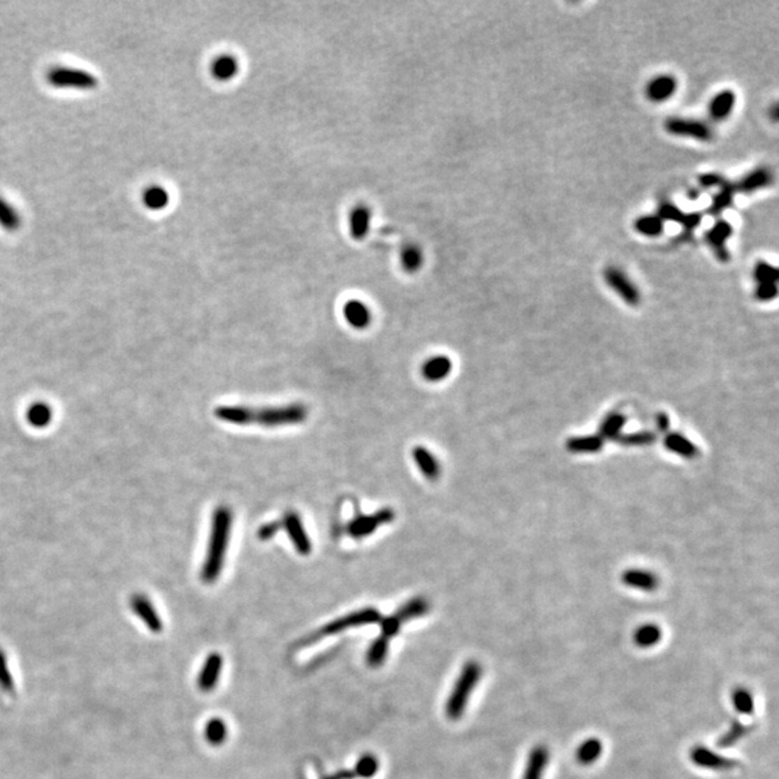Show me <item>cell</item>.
Here are the masks:
<instances>
[{
	"label": "cell",
	"mask_w": 779,
	"mask_h": 779,
	"mask_svg": "<svg viewBox=\"0 0 779 779\" xmlns=\"http://www.w3.org/2000/svg\"><path fill=\"white\" fill-rule=\"evenodd\" d=\"M233 527V511L230 507L219 505L212 514L211 534L207 548V558L201 570V581L204 583H214L219 577L224 562Z\"/></svg>",
	"instance_id": "cell-1"
},
{
	"label": "cell",
	"mask_w": 779,
	"mask_h": 779,
	"mask_svg": "<svg viewBox=\"0 0 779 779\" xmlns=\"http://www.w3.org/2000/svg\"><path fill=\"white\" fill-rule=\"evenodd\" d=\"M482 677V667L475 662L469 661L465 664L463 670L456 680L452 693L446 703V715L451 720H459L463 715V711L469 701L472 692L475 690L476 684Z\"/></svg>",
	"instance_id": "cell-2"
},
{
	"label": "cell",
	"mask_w": 779,
	"mask_h": 779,
	"mask_svg": "<svg viewBox=\"0 0 779 779\" xmlns=\"http://www.w3.org/2000/svg\"><path fill=\"white\" fill-rule=\"evenodd\" d=\"M307 418V409L302 403H292L287 406L276 407H261L253 409L252 412V425H260L264 428H280L299 425Z\"/></svg>",
	"instance_id": "cell-3"
},
{
	"label": "cell",
	"mask_w": 779,
	"mask_h": 779,
	"mask_svg": "<svg viewBox=\"0 0 779 779\" xmlns=\"http://www.w3.org/2000/svg\"><path fill=\"white\" fill-rule=\"evenodd\" d=\"M47 81L55 88H71V90L90 92L99 85L97 78L88 71L71 66H54L47 74Z\"/></svg>",
	"instance_id": "cell-4"
},
{
	"label": "cell",
	"mask_w": 779,
	"mask_h": 779,
	"mask_svg": "<svg viewBox=\"0 0 779 779\" xmlns=\"http://www.w3.org/2000/svg\"><path fill=\"white\" fill-rule=\"evenodd\" d=\"M381 620V615L377 609L374 608H367V609H361L357 612H352L348 613L340 619H335L329 622L326 627H323L319 631L321 636H329V635H335L338 632H342L345 629L349 628H357V627H363V625H370V623H377Z\"/></svg>",
	"instance_id": "cell-5"
},
{
	"label": "cell",
	"mask_w": 779,
	"mask_h": 779,
	"mask_svg": "<svg viewBox=\"0 0 779 779\" xmlns=\"http://www.w3.org/2000/svg\"><path fill=\"white\" fill-rule=\"evenodd\" d=\"M665 130L673 136L693 138L700 142H708L713 139V129L707 123L694 119L671 117L665 122Z\"/></svg>",
	"instance_id": "cell-6"
},
{
	"label": "cell",
	"mask_w": 779,
	"mask_h": 779,
	"mask_svg": "<svg viewBox=\"0 0 779 779\" xmlns=\"http://www.w3.org/2000/svg\"><path fill=\"white\" fill-rule=\"evenodd\" d=\"M394 520V511L391 508H383L370 516H358L348 523L347 532L352 539H364L380 528L384 524H390Z\"/></svg>",
	"instance_id": "cell-7"
},
{
	"label": "cell",
	"mask_w": 779,
	"mask_h": 779,
	"mask_svg": "<svg viewBox=\"0 0 779 779\" xmlns=\"http://www.w3.org/2000/svg\"><path fill=\"white\" fill-rule=\"evenodd\" d=\"M604 279L615 293L629 306H636L641 302V293L634 282L618 267H608L604 272Z\"/></svg>",
	"instance_id": "cell-8"
},
{
	"label": "cell",
	"mask_w": 779,
	"mask_h": 779,
	"mask_svg": "<svg viewBox=\"0 0 779 779\" xmlns=\"http://www.w3.org/2000/svg\"><path fill=\"white\" fill-rule=\"evenodd\" d=\"M129 606L131 609V612L135 613L142 622L143 625L154 634H159L163 629V622L156 611V608L153 606L152 600L143 595V593H136L133 595L129 600Z\"/></svg>",
	"instance_id": "cell-9"
},
{
	"label": "cell",
	"mask_w": 779,
	"mask_h": 779,
	"mask_svg": "<svg viewBox=\"0 0 779 779\" xmlns=\"http://www.w3.org/2000/svg\"><path fill=\"white\" fill-rule=\"evenodd\" d=\"M282 525L284 527L289 539L292 540V544L302 555H307L312 551V543L307 536V532L303 527L300 516L296 511H287L284 517L282 518Z\"/></svg>",
	"instance_id": "cell-10"
},
{
	"label": "cell",
	"mask_w": 779,
	"mask_h": 779,
	"mask_svg": "<svg viewBox=\"0 0 779 779\" xmlns=\"http://www.w3.org/2000/svg\"><path fill=\"white\" fill-rule=\"evenodd\" d=\"M733 235V227L730 222L725 219H718L715 226L706 231V242L708 247L713 250L716 259L722 263H727L730 259L729 250L726 247V241Z\"/></svg>",
	"instance_id": "cell-11"
},
{
	"label": "cell",
	"mask_w": 779,
	"mask_h": 779,
	"mask_svg": "<svg viewBox=\"0 0 779 779\" xmlns=\"http://www.w3.org/2000/svg\"><path fill=\"white\" fill-rule=\"evenodd\" d=\"M678 88L677 80L670 74H661L650 80L645 87V96L653 103H662L670 100Z\"/></svg>",
	"instance_id": "cell-12"
},
{
	"label": "cell",
	"mask_w": 779,
	"mask_h": 779,
	"mask_svg": "<svg viewBox=\"0 0 779 779\" xmlns=\"http://www.w3.org/2000/svg\"><path fill=\"white\" fill-rule=\"evenodd\" d=\"M662 221H671L683 226L685 230H694L701 224L703 215L700 212H684L671 203H661L657 214Z\"/></svg>",
	"instance_id": "cell-13"
},
{
	"label": "cell",
	"mask_w": 779,
	"mask_h": 779,
	"mask_svg": "<svg viewBox=\"0 0 779 779\" xmlns=\"http://www.w3.org/2000/svg\"><path fill=\"white\" fill-rule=\"evenodd\" d=\"M222 670V657L218 653H212L207 657L201 671L198 676V687L201 692L208 693L218 684Z\"/></svg>",
	"instance_id": "cell-14"
},
{
	"label": "cell",
	"mask_w": 779,
	"mask_h": 779,
	"mask_svg": "<svg viewBox=\"0 0 779 779\" xmlns=\"http://www.w3.org/2000/svg\"><path fill=\"white\" fill-rule=\"evenodd\" d=\"M773 181V175L769 168L761 166L746 173L739 182L734 184V189L742 194H752L755 191L769 187Z\"/></svg>",
	"instance_id": "cell-15"
},
{
	"label": "cell",
	"mask_w": 779,
	"mask_h": 779,
	"mask_svg": "<svg viewBox=\"0 0 779 779\" xmlns=\"http://www.w3.org/2000/svg\"><path fill=\"white\" fill-rule=\"evenodd\" d=\"M692 761L701 766V768H707V769H718V771H726V769H731L738 765L736 761H731L725 758L722 755H718L716 752H711L707 748L703 746H696L692 750Z\"/></svg>",
	"instance_id": "cell-16"
},
{
	"label": "cell",
	"mask_w": 779,
	"mask_h": 779,
	"mask_svg": "<svg viewBox=\"0 0 779 779\" xmlns=\"http://www.w3.org/2000/svg\"><path fill=\"white\" fill-rule=\"evenodd\" d=\"M342 314H344V318L348 322V325L355 328V329H365L371 325V321H372V315H371L370 307L358 299L348 300L344 305Z\"/></svg>",
	"instance_id": "cell-17"
},
{
	"label": "cell",
	"mask_w": 779,
	"mask_h": 779,
	"mask_svg": "<svg viewBox=\"0 0 779 779\" xmlns=\"http://www.w3.org/2000/svg\"><path fill=\"white\" fill-rule=\"evenodd\" d=\"M734 104H736V94H734V92H719L708 103V117L715 122H723L729 119Z\"/></svg>",
	"instance_id": "cell-18"
},
{
	"label": "cell",
	"mask_w": 779,
	"mask_h": 779,
	"mask_svg": "<svg viewBox=\"0 0 779 779\" xmlns=\"http://www.w3.org/2000/svg\"><path fill=\"white\" fill-rule=\"evenodd\" d=\"M210 71L217 81L227 82L238 75L240 62L231 54H221L212 59Z\"/></svg>",
	"instance_id": "cell-19"
},
{
	"label": "cell",
	"mask_w": 779,
	"mask_h": 779,
	"mask_svg": "<svg viewBox=\"0 0 779 779\" xmlns=\"http://www.w3.org/2000/svg\"><path fill=\"white\" fill-rule=\"evenodd\" d=\"M372 214L367 205L354 207L348 217L349 233L355 240H364L371 228Z\"/></svg>",
	"instance_id": "cell-20"
},
{
	"label": "cell",
	"mask_w": 779,
	"mask_h": 779,
	"mask_svg": "<svg viewBox=\"0 0 779 779\" xmlns=\"http://www.w3.org/2000/svg\"><path fill=\"white\" fill-rule=\"evenodd\" d=\"M413 459L421 475L429 481H437L440 476V463L437 458L425 446H416L413 449Z\"/></svg>",
	"instance_id": "cell-21"
},
{
	"label": "cell",
	"mask_w": 779,
	"mask_h": 779,
	"mask_svg": "<svg viewBox=\"0 0 779 779\" xmlns=\"http://www.w3.org/2000/svg\"><path fill=\"white\" fill-rule=\"evenodd\" d=\"M452 371V361L446 355H435L421 365V375L430 383L442 381Z\"/></svg>",
	"instance_id": "cell-22"
},
{
	"label": "cell",
	"mask_w": 779,
	"mask_h": 779,
	"mask_svg": "<svg viewBox=\"0 0 779 779\" xmlns=\"http://www.w3.org/2000/svg\"><path fill=\"white\" fill-rule=\"evenodd\" d=\"M622 582L629 588L643 592H653L658 588V577L648 570L641 569H631L623 571Z\"/></svg>",
	"instance_id": "cell-23"
},
{
	"label": "cell",
	"mask_w": 779,
	"mask_h": 779,
	"mask_svg": "<svg viewBox=\"0 0 779 779\" xmlns=\"http://www.w3.org/2000/svg\"><path fill=\"white\" fill-rule=\"evenodd\" d=\"M664 446L684 459H694L699 456L696 444L681 433H667L664 436Z\"/></svg>",
	"instance_id": "cell-24"
},
{
	"label": "cell",
	"mask_w": 779,
	"mask_h": 779,
	"mask_svg": "<svg viewBox=\"0 0 779 779\" xmlns=\"http://www.w3.org/2000/svg\"><path fill=\"white\" fill-rule=\"evenodd\" d=\"M252 412L253 407L247 406H219L215 409V416L231 425L249 426L252 425Z\"/></svg>",
	"instance_id": "cell-25"
},
{
	"label": "cell",
	"mask_w": 779,
	"mask_h": 779,
	"mask_svg": "<svg viewBox=\"0 0 779 779\" xmlns=\"http://www.w3.org/2000/svg\"><path fill=\"white\" fill-rule=\"evenodd\" d=\"M605 440L599 435L576 436L566 442V448L571 453H597L602 451Z\"/></svg>",
	"instance_id": "cell-26"
},
{
	"label": "cell",
	"mask_w": 779,
	"mask_h": 779,
	"mask_svg": "<svg viewBox=\"0 0 779 779\" xmlns=\"http://www.w3.org/2000/svg\"><path fill=\"white\" fill-rule=\"evenodd\" d=\"M548 762V750L544 746H536L530 756L523 779H541Z\"/></svg>",
	"instance_id": "cell-27"
},
{
	"label": "cell",
	"mask_w": 779,
	"mask_h": 779,
	"mask_svg": "<svg viewBox=\"0 0 779 779\" xmlns=\"http://www.w3.org/2000/svg\"><path fill=\"white\" fill-rule=\"evenodd\" d=\"M734 192H736V189H734V184L726 181L720 187V191L713 196V199H711V204H710L707 212L711 217H720L723 211H726L729 207H731V204L734 201Z\"/></svg>",
	"instance_id": "cell-28"
},
{
	"label": "cell",
	"mask_w": 779,
	"mask_h": 779,
	"mask_svg": "<svg viewBox=\"0 0 779 779\" xmlns=\"http://www.w3.org/2000/svg\"><path fill=\"white\" fill-rule=\"evenodd\" d=\"M429 609H430V605L425 597H414V599L409 600V602H406L402 608H400L394 613V616L400 623H403L406 620L426 615L429 612Z\"/></svg>",
	"instance_id": "cell-29"
},
{
	"label": "cell",
	"mask_w": 779,
	"mask_h": 779,
	"mask_svg": "<svg viewBox=\"0 0 779 779\" xmlns=\"http://www.w3.org/2000/svg\"><path fill=\"white\" fill-rule=\"evenodd\" d=\"M52 414H54L52 409L48 406V403L36 402L32 403L31 407H28L27 420L31 426L36 429H43L52 421Z\"/></svg>",
	"instance_id": "cell-30"
},
{
	"label": "cell",
	"mask_w": 779,
	"mask_h": 779,
	"mask_svg": "<svg viewBox=\"0 0 779 779\" xmlns=\"http://www.w3.org/2000/svg\"><path fill=\"white\" fill-rule=\"evenodd\" d=\"M400 261H402L403 269L407 273H416L421 269L423 263H425V254H423V250L417 244H407V246L403 247L402 253H400Z\"/></svg>",
	"instance_id": "cell-31"
},
{
	"label": "cell",
	"mask_w": 779,
	"mask_h": 779,
	"mask_svg": "<svg viewBox=\"0 0 779 779\" xmlns=\"http://www.w3.org/2000/svg\"><path fill=\"white\" fill-rule=\"evenodd\" d=\"M627 417L620 413H611L600 423L599 436L604 440H615L619 435H622V429L625 426Z\"/></svg>",
	"instance_id": "cell-32"
},
{
	"label": "cell",
	"mask_w": 779,
	"mask_h": 779,
	"mask_svg": "<svg viewBox=\"0 0 779 779\" xmlns=\"http://www.w3.org/2000/svg\"><path fill=\"white\" fill-rule=\"evenodd\" d=\"M20 224H22L20 214L15 210V207L10 203L6 201L5 198L0 196V227L9 233H13L19 230Z\"/></svg>",
	"instance_id": "cell-33"
},
{
	"label": "cell",
	"mask_w": 779,
	"mask_h": 779,
	"mask_svg": "<svg viewBox=\"0 0 779 779\" xmlns=\"http://www.w3.org/2000/svg\"><path fill=\"white\" fill-rule=\"evenodd\" d=\"M142 199L146 208H149L150 211H161L169 204V194L165 188L154 185V187H149L143 192Z\"/></svg>",
	"instance_id": "cell-34"
},
{
	"label": "cell",
	"mask_w": 779,
	"mask_h": 779,
	"mask_svg": "<svg viewBox=\"0 0 779 779\" xmlns=\"http://www.w3.org/2000/svg\"><path fill=\"white\" fill-rule=\"evenodd\" d=\"M634 227L645 237H658L664 230V221L658 215H642L635 219Z\"/></svg>",
	"instance_id": "cell-35"
},
{
	"label": "cell",
	"mask_w": 779,
	"mask_h": 779,
	"mask_svg": "<svg viewBox=\"0 0 779 779\" xmlns=\"http://www.w3.org/2000/svg\"><path fill=\"white\" fill-rule=\"evenodd\" d=\"M661 639V629L654 623H647L635 631L634 641L641 648H651Z\"/></svg>",
	"instance_id": "cell-36"
},
{
	"label": "cell",
	"mask_w": 779,
	"mask_h": 779,
	"mask_svg": "<svg viewBox=\"0 0 779 779\" xmlns=\"http://www.w3.org/2000/svg\"><path fill=\"white\" fill-rule=\"evenodd\" d=\"M600 753H602V743H600V741L592 738L578 746L576 756H577V761L581 764L590 765L599 758Z\"/></svg>",
	"instance_id": "cell-37"
},
{
	"label": "cell",
	"mask_w": 779,
	"mask_h": 779,
	"mask_svg": "<svg viewBox=\"0 0 779 779\" xmlns=\"http://www.w3.org/2000/svg\"><path fill=\"white\" fill-rule=\"evenodd\" d=\"M228 736L227 725L221 719H211L205 726V739L212 746H219Z\"/></svg>",
	"instance_id": "cell-38"
},
{
	"label": "cell",
	"mask_w": 779,
	"mask_h": 779,
	"mask_svg": "<svg viewBox=\"0 0 779 779\" xmlns=\"http://www.w3.org/2000/svg\"><path fill=\"white\" fill-rule=\"evenodd\" d=\"M657 435L653 432H635L629 435H619L615 442H618L622 446H648V444L655 443Z\"/></svg>",
	"instance_id": "cell-39"
},
{
	"label": "cell",
	"mask_w": 779,
	"mask_h": 779,
	"mask_svg": "<svg viewBox=\"0 0 779 779\" xmlns=\"http://www.w3.org/2000/svg\"><path fill=\"white\" fill-rule=\"evenodd\" d=\"M387 654H388V639L380 636L371 643V647L367 653V662L371 667H380L386 661Z\"/></svg>",
	"instance_id": "cell-40"
},
{
	"label": "cell",
	"mask_w": 779,
	"mask_h": 779,
	"mask_svg": "<svg viewBox=\"0 0 779 779\" xmlns=\"http://www.w3.org/2000/svg\"><path fill=\"white\" fill-rule=\"evenodd\" d=\"M779 277L778 269L768 261H758L753 267V279L756 283H776Z\"/></svg>",
	"instance_id": "cell-41"
},
{
	"label": "cell",
	"mask_w": 779,
	"mask_h": 779,
	"mask_svg": "<svg viewBox=\"0 0 779 779\" xmlns=\"http://www.w3.org/2000/svg\"><path fill=\"white\" fill-rule=\"evenodd\" d=\"M731 701L734 708H736L742 715H752L753 713V697L749 690L746 688H736L731 694Z\"/></svg>",
	"instance_id": "cell-42"
},
{
	"label": "cell",
	"mask_w": 779,
	"mask_h": 779,
	"mask_svg": "<svg viewBox=\"0 0 779 779\" xmlns=\"http://www.w3.org/2000/svg\"><path fill=\"white\" fill-rule=\"evenodd\" d=\"M0 688H2L6 694L15 693V680L10 673L8 655L2 648H0Z\"/></svg>",
	"instance_id": "cell-43"
},
{
	"label": "cell",
	"mask_w": 779,
	"mask_h": 779,
	"mask_svg": "<svg viewBox=\"0 0 779 779\" xmlns=\"http://www.w3.org/2000/svg\"><path fill=\"white\" fill-rule=\"evenodd\" d=\"M378 771V759L372 755H365L355 766V773L361 778H372Z\"/></svg>",
	"instance_id": "cell-44"
},
{
	"label": "cell",
	"mask_w": 779,
	"mask_h": 779,
	"mask_svg": "<svg viewBox=\"0 0 779 779\" xmlns=\"http://www.w3.org/2000/svg\"><path fill=\"white\" fill-rule=\"evenodd\" d=\"M746 733H748V727H746V726H743V725H741V723H734V725L729 729V731L725 734V736L719 741V746L729 748V746H731V745L736 743L741 738H743Z\"/></svg>",
	"instance_id": "cell-45"
},
{
	"label": "cell",
	"mask_w": 779,
	"mask_h": 779,
	"mask_svg": "<svg viewBox=\"0 0 779 779\" xmlns=\"http://www.w3.org/2000/svg\"><path fill=\"white\" fill-rule=\"evenodd\" d=\"M753 295L756 300L771 302L778 296V286L776 283H758Z\"/></svg>",
	"instance_id": "cell-46"
},
{
	"label": "cell",
	"mask_w": 779,
	"mask_h": 779,
	"mask_svg": "<svg viewBox=\"0 0 779 779\" xmlns=\"http://www.w3.org/2000/svg\"><path fill=\"white\" fill-rule=\"evenodd\" d=\"M727 180L725 176H722L720 173L716 172H710V173H704L699 176V184L701 188L708 189V188H715V187H722Z\"/></svg>",
	"instance_id": "cell-47"
},
{
	"label": "cell",
	"mask_w": 779,
	"mask_h": 779,
	"mask_svg": "<svg viewBox=\"0 0 779 779\" xmlns=\"http://www.w3.org/2000/svg\"><path fill=\"white\" fill-rule=\"evenodd\" d=\"M282 528H283L282 521H270V523H267V524H264L263 527L259 528L257 537L263 541H267V540L273 539Z\"/></svg>",
	"instance_id": "cell-48"
},
{
	"label": "cell",
	"mask_w": 779,
	"mask_h": 779,
	"mask_svg": "<svg viewBox=\"0 0 779 779\" xmlns=\"http://www.w3.org/2000/svg\"><path fill=\"white\" fill-rule=\"evenodd\" d=\"M380 622H381V634H383L381 636H384V638H387V639L391 638V636H394V635L400 631V627H402V623H400V622L395 619L394 615H393V616H388V618H386V619H381Z\"/></svg>",
	"instance_id": "cell-49"
},
{
	"label": "cell",
	"mask_w": 779,
	"mask_h": 779,
	"mask_svg": "<svg viewBox=\"0 0 779 779\" xmlns=\"http://www.w3.org/2000/svg\"><path fill=\"white\" fill-rule=\"evenodd\" d=\"M655 423H657V428L661 433H669L670 429V418L665 413H658L655 417Z\"/></svg>",
	"instance_id": "cell-50"
},
{
	"label": "cell",
	"mask_w": 779,
	"mask_h": 779,
	"mask_svg": "<svg viewBox=\"0 0 779 779\" xmlns=\"http://www.w3.org/2000/svg\"><path fill=\"white\" fill-rule=\"evenodd\" d=\"M352 776H354L352 773L347 772V775H344V773H338V775H335V776H330V778H326V779H348V778H352Z\"/></svg>",
	"instance_id": "cell-51"
}]
</instances>
